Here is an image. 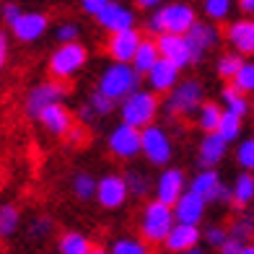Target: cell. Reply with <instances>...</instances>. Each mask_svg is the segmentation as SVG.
<instances>
[{
	"mask_svg": "<svg viewBox=\"0 0 254 254\" xmlns=\"http://www.w3.org/2000/svg\"><path fill=\"white\" fill-rule=\"evenodd\" d=\"M137 83H140V73L135 70V65L130 67L127 63H114L104 70L101 80H99V91L107 94L109 99L120 101L125 96H130L132 91H137Z\"/></svg>",
	"mask_w": 254,
	"mask_h": 254,
	"instance_id": "obj_1",
	"label": "cell"
},
{
	"mask_svg": "<svg viewBox=\"0 0 254 254\" xmlns=\"http://www.w3.org/2000/svg\"><path fill=\"white\" fill-rule=\"evenodd\" d=\"M194 24V10L184 3H174V5H166L161 8L158 13L151 18L148 29L151 31H171V34H187L190 26Z\"/></svg>",
	"mask_w": 254,
	"mask_h": 254,
	"instance_id": "obj_2",
	"label": "cell"
},
{
	"mask_svg": "<svg viewBox=\"0 0 254 254\" xmlns=\"http://www.w3.org/2000/svg\"><path fill=\"white\" fill-rule=\"evenodd\" d=\"M158 112V101L153 99V94L148 91H132L130 96H125V104H122V122L127 125H135V127H143L151 125L153 117Z\"/></svg>",
	"mask_w": 254,
	"mask_h": 254,
	"instance_id": "obj_3",
	"label": "cell"
},
{
	"mask_svg": "<svg viewBox=\"0 0 254 254\" xmlns=\"http://www.w3.org/2000/svg\"><path fill=\"white\" fill-rule=\"evenodd\" d=\"M171 226H174V210H171V205L161 202V200L148 205L145 218H143V236H145V241H153V244L166 241Z\"/></svg>",
	"mask_w": 254,
	"mask_h": 254,
	"instance_id": "obj_4",
	"label": "cell"
},
{
	"mask_svg": "<svg viewBox=\"0 0 254 254\" xmlns=\"http://www.w3.org/2000/svg\"><path fill=\"white\" fill-rule=\"evenodd\" d=\"M86 63V47L78 42H63V47L52 55L50 60V70L57 78H70L73 73H78Z\"/></svg>",
	"mask_w": 254,
	"mask_h": 254,
	"instance_id": "obj_5",
	"label": "cell"
},
{
	"mask_svg": "<svg viewBox=\"0 0 254 254\" xmlns=\"http://www.w3.org/2000/svg\"><path fill=\"white\" fill-rule=\"evenodd\" d=\"M140 151L148 156L151 164H169V158H171L169 135L156 125H145L140 130Z\"/></svg>",
	"mask_w": 254,
	"mask_h": 254,
	"instance_id": "obj_6",
	"label": "cell"
},
{
	"mask_svg": "<svg viewBox=\"0 0 254 254\" xmlns=\"http://www.w3.org/2000/svg\"><path fill=\"white\" fill-rule=\"evenodd\" d=\"M202 101V88L194 80H184V83L174 86L171 96L166 99V112L169 114H190L200 107Z\"/></svg>",
	"mask_w": 254,
	"mask_h": 254,
	"instance_id": "obj_7",
	"label": "cell"
},
{
	"mask_svg": "<svg viewBox=\"0 0 254 254\" xmlns=\"http://www.w3.org/2000/svg\"><path fill=\"white\" fill-rule=\"evenodd\" d=\"M109 148L120 158H132L135 153H140V127L127 125V122L114 127L109 135Z\"/></svg>",
	"mask_w": 254,
	"mask_h": 254,
	"instance_id": "obj_8",
	"label": "cell"
},
{
	"mask_svg": "<svg viewBox=\"0 0 254 254\" xmlns=\"http://www.w3.org/2000/svg\"><path fill=\"white\" fill-rule=\"evenodd\" d=\"M158 52L161 57H166L174 65L184 67L187 63H192V52H190V44H187V37L184 34H171V31H161L158 37Z\"/></svg>",
	"mask_w": 254,
	"mask_h": 254,
	"instance_id": "obj_9",
	"label": "cell"
},
{
	"mask_svg": "<svg viewBox=\"0 0 254 254\" xmlns=\"http://www.w3.org/2000/svg\"><path fill=\"white\" fill-rule=\"evenodd\" d=\"M205 205H207V200L200 192H194L190 187L187 192H182L179 200L174 202V218L179 223H200L202 215H205Z\"/></svg>",
	"mask_w": 254,
	"mask_h": 254,
	"instance_id": "obj_10",
	"label": "cell"
},
{
	"mask_svg": "<svg viewBox=\"0 0 254 254\" xmlns=\"http://www.w3.org/2000/svg\"><path fill=\"white\" fill-rule=\"evenodd\" d=\"M63 96H65L63 83H39L26 99V112L31 114V117H39V112L44 107H50V104H55V101H63Z\"/></svg>",
	"mask_w": 254,
	"mask_h": 254,
	"instance_id": "obj_11",
	"label": "cell"
},
{
	"mask_svg": "<svg viewBox=\"0 0 254 254\" xmlns=\"http://www.w3.org/2000/svg\"><path fill=\"white\" fill-rule=\"evenodd\" d=\"M140 44V34H137L132 26L130 29H120V31H112V42H109V52L114 60L120 63H130L135 57V50Z\"/></svg>",
	"mask_w": 254,
	"mask_h": 254,
	"instance_id": "obj_12",
	"label": "cell"
},
{
	"mask_svg": "<svg viewBox=\"0 0 254 254\" xmlns=\"http://www.w3.org/2000/svg\"><path fill=\"white\" fill-rule=\"evenodd\" d=\"M145 75H148V83L153 86V91H171L179 80V65H174L166 57H158L156 65Z\"/></svg>",
	"mask_w": 254,
	"mask_h": 254,
	"instance_id": "obj_13",
	"label": "cell"
},
{
	"mask_svg": "<svg viewBox=\"0 0 254 254\" xmlns=\"http://www.w3.org/2000/svg\"><path fill=\"white\" fill-rule=\"evenodd\" d=\"M200 241V231H197V223H179L171 226L169 236H166V249L171 252H187V249H194Z\"/></svg>",
	"mask_w": 254,
	"mask_h": 254,
	"instance_id": "obj_14",
	"label": "cell"
},
{
	"mask_svg": "<svg viewBox=\"0 0 254 254\" xmlns=\"http://www.w3.org/2000/svg\"><path fill=\"white\" fill-rule=\"evenodd\" d=\"M187 37V44H190V52H192V60H200V57L213 47V44L218 42V34L213 26H207V24H194L190 26V31L184 34Z\"/></svg>",
	"mask_w": 254,
	"mask_h": 254,
	"instance_id": "obj_15",
	"label": "cell"
},
{
	"mask_svg": "<svg viewBox=\"0 0 254 254\" xmlns=\"http://www.w3.org/2000/svg\"><path fill=\"white\" fill-rule=\"evenodd\" d=\"M96 197L104 207H120L127 197V179L120 177H104L96 184Z\"/></svg>",
	"mask_w": 254,
	"mask_h": 254,
	"instance_id": "obj_16",
	"label": "cell"
},
{
	"mask_svg": "<svg viewBox=\"0 0 254 254\" xmlns=\"http://www.w3.org/2000/svg\"><path fill=\"white\" fill-rule=\"evenodd\" d=\"M42 125H44V130L52 132V135H65V132H70V114H67V109L63 107L60 101H55L50 104V107H44L39 112V117H37Z\"/></svg>",
	"mask_w": 254,
	"mask_h": 254,
	"instance_id": "obj_17",
	"label": "cell"
},
{
	"mask_svg": "<svg viewBox=\"0 0 254 254\" xmlns=\"http://www.w3.org/2000/svg\"><path fill=\"white\" fill-rule=\"evenodd\" d=\"M10 29H13L16 39L34 42V39H39L42 34L47 31V18H44L42 13H21L13 24H10Z\"/></svg>",
	"mask_w": 254,
	"mask_h": 254,
	"instance_id": "obj_18",
	"label": "cell"
},
{
	"mask_svg": "<svg viewBox=\"0 0 254 254\" xmlns=\"http://www.w3.org/2000/svg\"><path fill=\"white\" fill-rule=\"evenodd\" d=\"M182 192H184V174H182V171L179 169L164 171L161 179H158V184H156V197L161 202H166V205L174 207V202L179 200Z\"/></svg>",
	"mask_w": 254,
	"mask_h": 254,
	"instance_id": "obj_19",
	"label": "cell"
},
{
	"mask_svg": "<svg viewBox=\"0 0 254 254\" xmlns=\"http://www.w3.org/2000/svg\"><path fill=\"white\" fill-rule=\"evenodd\" d=\"M99 18V24L104 26V29H109V31H120V29H130L132 26V13L127 8H122L120 3H107V8L101 10V13L96 16Z\"/></svg>",
	"mask_w": 254,
	"mask_h": 254,
	"instance_id": "obj_20",
	"label": "cell"
},
{
	"mask_svg": "<svg viewBox=\"0 0 254 254\" xmlns=\"http://www.w3.org/2000/svg\"><path fill=\"white\" fill-rule=\"evenodd\" d=\"M226 148H228V140H223V137L218 135L215 130L207 132V137L200 143V164H202L205 169L215 166L218 161L226 156Z\"/></svg>",
	"mask_w": 254,
	"mask_h": 254,
	"instance_id": "obj_21",
	"label": "cell"
},
{
	"mask_svg": "<svg viewBox=\"0 0 254 254\" xmlns=\"http://www.w3.org/2000/svg\"><path fill=\"white\" fill-rule=\"evenodd\" d=\"M228 39L239 52L254 55V21H236L228 29Z\"/></svg>",
	"mask_w": 254,
	"mask_h": 254,
	"instance_id": "obj_22",
	"label": "cell"
},
{
	"mask_svg": "<svg viewBox=\"0 0 254 254\" xmlns=\"http://www.w3.org/2000/svg\"><path fill=\"white\" fill-rule=\"evenodd\" d=\"M161 57L158 52V44L156 42H143L137 44V50H135V57H132V65H135V70L137 73H148L151 67L156 65V60Z\"/></svg>",
	"mask_w": 254,
	"mask_h": 254,
	"instance_id": "obj_23",
	"label": "cell"
},
{
	"mask_svg": "<svg viewBox=\"0 0 254 254\" xmlns=\"http://www.w3.org/2000/svg\"><path fill=\"white\" fill-rule=\"evenodd\" d=\"M218 187H221V179H218V174H215L213 169H205L202 174H197V177H194V182H192V190L200 192L207 202L215 200Z\"/></svg>",
	"mask_w": 254,
	"mask_h": 254,
	"instance_id": "obj_24",
	"label": "cell"
},
{
	"mask_svg": "<svg viewBox=\"0 0 254 254\" xmlns=\"http://www.w3.org/2000/svg\"><path fill=\"white\" fill-rule=\"evenodd\" d=\"M239 130H241V117L236 112H231V109H226L223 114H221V122H218V127H215V132L223 137V140H236V135H239Z\"/></svg>",
	"mask_w": 254,
	"mask_h": 254,
	"instance_id": "obj_25",
	"label": "cell"
},
{
	"mask_svg": "<svg viewBox=\"0 0 254 254\" xmlns=\"http://www.w3.org/2000/svg\"><path fill=\"white\" fill-rule=\"evenodd\" d=\"M221 107L218 104H213V101H207V104H200V127L205 132H213L215 127H218V122H221Z\"/></svg>",
	"mask_w": 254,
	"mask_h": 254,
	"instance_id": "obj_26",
	"label": "cell"
},
{
	"mask_svg": "<svg viewBox=\"0 0 254 254\" xmlns=\"http://www.w3.org/2000/svg\"><path fill=\"white\" fill-rule=\"evenodd\" d=\"M254 197V177L241 174L234 184V205H247Z\"/></svg>",
	"mask_w": 254,
	"mask_h": 254,
	"instance_id": "obj_27",
	"label": "cell"
},
{
	"mask_svg": "<svg viewBox=\"0 0 254 254\" xmlns=\"http://www.w3.org/2000/svg\"><path fill=\"white\" fill-rule=\"evenodd\" d=\"M16 228H18L16 205H0V239H8Z\"/></svg>",
	"mask_w": 254,
	"mask_h": 254,
	"instance_id": "obj_28",
	"label": "cell"
},
{
	"mask_svg": "<svg viewBox=\"0 0 254 254\" xmlns=\"http://www.w3.org/2000/svg\"><path fill=\"white\" fill-rule=\"evenodd\" d=\"M223 101H226V109L236 112L239 117H244L247 109H249V104H247V99H244V91L236 88V86H231V88L223 91Z\"/></svg>",
	"mask_w": 254,
	"mask_h": 254,
	"instance_id": "obj_29",
	"label": "cell"
},
{
	"mask_svg": "<svg viewBox=\"0 0 254 254\" xmlns=\"http://www.w3.org/2000/svg\"><path fill=\"white\" fill-rule=\"evenodd\" d=\"M60 252L63 254H88L91 244H88V239L80 236V234H67L60 241Z\"/></svg>",
	"mask_w": 254,
	"mask_h": 254,
	"instance_id": "obj_30",
	"label": "cell"
},
{
	"mask_svg": "<svg viewBox=\"0 0 254 254\" xmlns=\"http://www.w3.org/2000/svg\"><path fill=\"white\" fill-rule=\"evenodd\" d=\"M231 80H234V86L241 88V91H254V63H241V67Z\"/></svg>",
	"mask_w": 254,
	"mask_h": 254,
	"instance_id": "obj_31",
	"label": "cell"
},
{
	"mask_svg": "<svg viewBox=\"0 0 254 254\" xmlns=\"http://www.w3.org/2000/svg\"><path fill=\"white\" fill-rule=\"evenodd\" d=\"M73 190H75V194H78L80 200H88L91 194H96V182L91 179V177H86V174H80L73 182Z\"/></svg>",
	"mask_w": 254,
	"mask_h": 254,
	"instance_id": "obj_32",
	"label": "cell"
},
{
	"mask_svg": "<svg viewBox=\"0 0 254 254\" xmlns=\"http://www.w3.org/2000/svg\"><path fill=\"white\" fill-rule=\"evenodd\" d=\"M236 158H239V164L244 166L247 171H252V169H254V137H249V140H244V143L239 145Z\"/></svg>",
	"mask_w": 254,
	"mask_h": 254,
	"instance_id": "obj_33",
	"label": "cell"
},
{
	"mask_svg": "<svg viewBox=\"0 0 254 254\" xmlns=\"http://www.w3.org/2000/svg\"><path fill=\"white\" fill-rule=\"evenodd\" d=\"M239 67H241V60H239V57L226 55V57H221V60H218V75H221V78H234Z\"/></svg>",
	"mask_w": 254,
	"mask_h": 254,
	"instance_id": "obj_34",
	"label": "cell"
},
{
	"mask_svg": "<svg viewBox=\"0 0 254 254\" xmlns=\"http://www.w3.org/2000/svg\"><path fill=\"white\" fill-rule=\"evenodd\" d=\"M231 10V0H205V13L210 18H226Z\"/></svg>",
	"mask_w": 254,
	"mask_h": 254,
	"instance_id": "obj_35",
	"label": "cell"
},
{
	"mask_svg": "<svg viewBox=\"0 0 254 254\" xmlns=\"http://www.w3.org/2000/svg\"><path fill=\"white\" fill-rule=\"evenodd\" d=\"M91 107H94L96 114H109L114 109V99H109L107 94H101V91H96L94 96H91Z\"/></svg>",
	"mask_w": 254,
	"mask_h": 254,
	"instance_id": "obj_36",
	"label": "cell"
},
{
	"mask_svg": "<svg viewBox=\"0 0 254 254\" xmlns=\"http://www.w3.org/2000/svg\"><path fill=\"white\" fill-rule=\"evenodd\" d=\"M112 252H114V254H143V252H145V247L140 244V241L122 239V241H117V244L112 247Z\"/></svg>",
	"mask_w": 254,
	"mask_h": 254,
	"instance_id": "obj_37",
	"label": "cell"
},
{
	"mask_svg": "<svg viewBox=\"0 0 254 254\" xmlns=\"http://www.w3.org/2000/svg\"><path fill=\"white\" fill-rule=\"evenodd\" d=\"M244 247H247V244H244V239H236V236L226 239L223 244H221V249H223L226 254H234V252H236V254H244Z\"/></svg>",
	"mask_w": 254,
	"mask_h": 254,
	"instance_id": "obj_38",
	"label": "cell"
},
{
	"mask_svg": "<svg viewBox=\"0 0 254 254\" xmlns=\"http://www.w3.org/2000/svg\"><path fill=\"white\" fill-rule=\"evenodd\" d=\"M127 190H132L135 194H143L145 192V179L140 174H130L127 177Z\"/></svg>",
	"mask_w": 254,
	"mask_h": 254,
	"instance_id": "obj_39",
	"label": "cell"
},
{
	"mask_svg": "<svg viewBox=\"0 0 254 254\" xmlns=\"http://www.w3.org/2000/svg\"><path fill=\"white\" fill-rule=\"evenodd\" d=\"M75 37H78V26H73V24H65L57 29V39L60 42H73Z\"/></svg>",
	"mask_w": 254,
	"mask_h": 254,
	"instance_id": "obj_40",
	"label": "cell"
},
{
	"mask_svg": "<svg viewBox=\"0 0 254 254\" xmlns=\"http://www.w3.org/2000/svg\"><path fill=\"white\" fill-rule=\"evenodd\" d=\"M107 3H109V0H83V8H86V13L99 16L101 10L107 8Z\"/></svg>",
	"mask_w": 254,
	"mask_h": 254,
	"instance_id": "obj_41",
	"label": "cell"
},
{
	"mask_svg": "<svg viewBox=\"0 0 254 254\" xmlns=\"http://www.w3.org/2000/svg\"><path fill=\"white\" fill-rule=\"evenodd\" d=\"M249 234H252L249 221H239V223H234V228H231V236H236V239H247Z\"/></svg>",
	"mask_w": 254,
	"mask_h": 254,
	"instance_id": "obj_42",
	"label": "cell"
},
{
	"mask_svg": "<svg viewBox=\"0 0 254 254\" xmlns=\"http://www.w3.org/2000/svg\"><path fill=\"white\" fill-rule=\"evenodd\" d=\"M226 239H228V236H226L223 228H210V231H207V241H210L213 247H221Z\"/></svg>",
	"mask_w": 254,
	"mask_h": 254,
	"instance_id": "obj_43",
	"label": "cell"
},
{
	"mask_svg": "<svg viewBox=\"0 0 254 254\" xmlns=\"http://www.w3.org/2000/svg\"><path fill=\"white\" fill-rule=\"evenodd\" d=\"M24 13V10H21L18 5H13V3H8L5 8H3V18H5V24H13V21Z\"/></svg>",
	"mask_w": 254,
	"mask_h": 254,
	"instance_id": "obj_44",
	"label": "cell"
},
{
	"mask_svg": "<svg viewBox=\"0 0 254 254\" xmlns=\"http://www.w3.org/2000/svg\"><path fill=\"white\" fill-rule=\"evenodd\" d=\"M47 221H37V223H34V236H44V234H47Z\"/></svg>",
	"mask_w": 254,
	"mask_h": 254,
	"instance_id": "obj_45",
	"label": "cell"
},
{
	"mask_svg": "<svg viewBox=\"0 0 254 254\" xmlns=\"http://www.w3.org/2000/svg\"><path fill=\"white\" fill-rule=\"evenodd\" d=\"M5 55H8V44H5V37L0 34V67H3V63H5Z\"/></svg>",
	"mask_w": 254,
	"mask_h": 254,
	"instance_id": "obj_46",
	"label": "cell"
},
{
	"mask_svg": "<svg viewBox=\"0 0 254 254\" xmlns=\"http://www.w3.org/2000/svg\"><path fill=\"white\" fill-rule=\"evenodd\" d=\"M241 8H244L247 13H254V0H241Z\"/></svg>",
	"mask_w": 254,
	"mask_h": 254,
	"instance_id": "obj_47",
	"label": "cell"
},
{
	"mask_svg": "<svg viewBox=\"0 0 254 254\" xmlns=\"http://www.w3.org/2000/svg\"><path fill=\"white\" fill-rule=\"evenodd\" d=\"M137 3H140L143 8H153V5H158L161 0H137Z\"/></svg>",
	"mask_w": 254,
	"mask_h": 254,
	"instance_id": "obj_48",
	"label": "cell"
}]
</instances>
